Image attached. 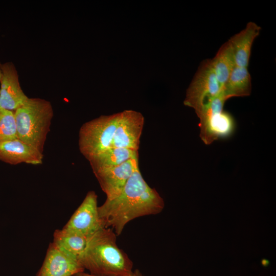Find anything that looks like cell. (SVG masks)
I'll use <instances>...</instances> for the list:
<instances>
[{
  "label": "cell",
  "instance_id": "6da1fadb",
  "mask_svg": "<svg viewBox=\"0 0 276 276\" xmlns=\"http://www.w3.org/2000/svg\"><path fill=\"white\" fill-rule=\"evenodd\" d=\"M164 208L163 199L145 181L138 162L121 193L112 200L106 199L98 206V213L103 226L111 227L118 236L129 221L140 217L157 214Z\"/></svg>",
  "mask_w": 276,
  "mask_h": 276
},
{
  "label": "cell",
  "instance_id": "7a4b0ae2",
  "mask_svg": "<svg viewBox=\"0 0 276 276\" xmlns=\"http://www.w3.org/2000/svg\"><path fill=\"white\" fill-rule=\"evenodd\" d=\"M112 229L102 228L88 239L79 258L84 269L97 276H131L133 263L117 244Z\"/></svg>",
  "mask_w": 276,
  "mask_h": 276
},
{
  "label": "cell",
  "instance_id": "3957f363",
  "mask_svg": "<svg viewBox=\"0 0 276 276\" xmlns=\"http://www.w3.org/2000/svg\"><path fill=\"white\" fill-rule=\"evenodd\" d=\"M14 112L18 138L43 153L54 114L51 103L44 99L29 98Z\"/></svg>",
  "mask_w": 276,
  "mask_h": 276
},
{
  "label": "cell",
  "instance_id": "277c9868",
  "mask_svg": "<svg viewBox=\"0 0 276 276\" xmlns=\"http://www.w3.org/2000/svg\"><path fill=\"white\" fill-rule=\"evenodd\" d=\"M227 100L221 92L196 113L200 119V137L206 145L218 139L229 137L235 130L234 118L223 110Z\"/></svg>",
  "mask_w": 276,
  "mask_h": 276
},
{
  "label": "cell",
  "instance_id": "5b68a950",
  "mask_svg": "<svg viewBox=\"0 0 276 276\" xmlns=\"http://www.w3.org/2000/svg\"><path fill=\"white\" fill-rule=\"evenodd\" d=\"M121 114L101 116L81 126L79 132V148L87 160L110 147Z\"/></svg>",
  "mask_w": 276,
  "mask_h": 276
},
{
  "label": "cell",
  "instance_id": "8992f818",
  "mask_svg": "<svg viewBox=\"0 0 276 276\" xmlns=\"http://www.w3.org/2000/svg\"><path fill=\"white\" fill-rule=\"evenodd\" d=\"M222 90L211 60L205 59L201 63L187 90L184 105L194 108L196 113Z\"/></svg>",
  "mask_w": 276,
  "mask_h": 276
},
{
  "label": "cell",
  "instance_id": "52a82bcc",
  "mask_svg": "<svg viewBox=\"0 0 276 276\" xmlns=\"http://www.w3.org/2000/svg\"><path fill=\"white\" fill-rule=\"evenodd\" d=\"M97 198L94 191L88 192L63 228L89 238L105 228L99 216Z\"/></svg>",
  "mask_w": 276,
  "mask_h": 276
},
{
  "label": "cell",
  "instance_id": "ba28073f",
  "mask_svg": "<svg viewBox=\"0 0 276 276\" xmlns=\"http://www.w3.org/2000/svg\"><path fill=\"white\" fill-rule=\"evenodd\" d=\"M121 113L110 147L139 151L144 118L141 113L132 110Z\"/></svg>",
  "mask_w": 276,
  "mask_h": 276
},
{
  "label": "cell",
  "instance_id": "9c48e42d",
  "mask_svg": "<svg viewBox=\"0 0 276 276\" xmlns=\"http://www.w3.org/2000/svg\"><path fill=\"white\" fill-rule=\"evenodd\" d=\"M1 71L0 109L14 111L29 98L21 89L18 72L12 62L2 63Z\"/></svg>",
  "mask_w": 276,
  "mask_h": 276
},
{
  "label": "cell",
  "instance_id": "30bf717a",
  "mask_svg": "<svg viewBox=\"0 0 276 276\" xmlns=\"http://www.w3.org/2000/svg\"><path fill=\"white\" fill-rule=\"evenodd\" d=\"M138 162L139 157H137L118 166L94 173L106 195L107 200H112L121 193Z\"/></svg>",
  "mask_w": 276,
  "mask_h": 276
},
{
  "label": "cell",
  "instance_id": "8fae6325",
  "mask_svg": "<svg viewBox=\"0 0 276 276\" xmlns=\"http://www.w3.org/2000/svg\"><path fill=\"white\" fill-rule=\"evenodd\" d=\"M84 269L78 259L62 252L52 243L36 276H74Z\"/></svg>",
  "mask_w": 276,
  "mask_h": 276
},
{
  "label": "cell",
  "instance_id": "7c38bea8",
  "mask_svg": "<svg viewBox=\"0 0 276 276\" xmlns=\"http://www.w3.org/2000/svg\"><path fill=\"white\" fill-rule=\"evenodd\" d=\"M43 158L42 153L18 138L0 142V160L5 163L39 165L42 163Z\"/></svg>",
  "mask_w": 276,
  "mask_h": 276
},
{
  "label": "cell",
  "instance_id": "4fadbf2b",
  "mask_svg": "<svg viewBox=\"0 0 276 276\" xmlns=\"http://www.w3.org/2000/svg\"><path fill=\"white\" fill-rule=\"evenodd\" d=\"M261 29L257 24L250 21L243 30L228 39L233 50L236 66L247 67L252 43Z\"/></svg>",
  "mask_w": 276,
  "mask_h": 276
},
{
  "label": "cell",
  "instance_id": "5bb4252c",
  "mask_svg": "<svg viewBox=\"0 0 276 276\" xmlns=\"http://www.w3.org/2000/svg\"><path fill=\"white\" fill-rule=\"evenodd\" d=\"M139 157V151L121 148L109 147L90 158L94 173L118 166L129 159Z\"/></svg>",
  "mask_w": 276,
  "mask_h": 276
},
{
  "label": "cell",
  "instance_id": "9a60e30c",
  "mask_svg": "<svg viewBox=\"0 0 276 276\" xmlns=\"http://www.w3.org/2000/svg\"><path fill=\"white\" fill-rule=\"evenodd\" d=\"M88 238L64 228L56 229L53 244L62 252L79 260L84 252Z\"/></svg>",
  "mask_w": 276,
  "mask_h": 276
},
{
  "label": "cell",
  "instance_id": "2e32d148",
  "mask_svg": "<svg viewBox=\"0 0 276 276\" xmlns=\"http://www.w3.org/2000/svg\"><path fill=\"white\" fill-rule=\"evenodd\" d=\"M251 90V77L247 67L235 66L223 86V94L228 99L234 97L248 96Z\"/></svg>",
  "mask_w": 276,
  "mask_h": 276
},
{
  "label": "cell",
  "instance_id": "e0dca14e",
  "mask_svg": "<svg viewBox=\"0 0 276 276\" xmlns=\"http://www.w3.org/2000/svg\"><path fill=\"white\" fill-rule=\"evenodd\" d=\"M210 60L217 80L223 88L236 66L234 52L229 41L224 43L215 56Z\"/></svg>",
  "mask_w": 276,
  "mask_h": 276
},
{
  "label": "cell",
  "instance_id": "ac0fdd59",
  "mask_svg": "<svg viewBox=\"0 0 276 276\" xmlns=\"http://www.w3.org/2000/svg\"><path fill=\"white\" fill-rule=\"evenodd\" d=\"M17 138L14 112L0 109V142Z\"/></svg>",
  "mask_w": 276,
  "mask_h": 276
},
{
  "label": "cell",
  "instance_id": "d6986e66",
  "mask_svg": "<svg viewBox=\"0 0 276 276\" xmlns=\"http://www.w3.org/2000/svg\"><path fill=\"white\" fill-rule=\"evenodd\" d=\"M74 276H97L91 274H88L83 272H80L75 274Z\"/></svg>",
  "mask_w": 276,
  "mask_h": 276
},
{
  "label": "cell",
  "instance_id": "ffe728a7",
  "mask_svg": "<svg viewBox=\"0 0 276 276\" xmlns=\"http://www.w3.org/2000/svg\"><path fill=\"white\" fill-rule=\"evenodd\" d=\"M131 276H143L139 270L136 269L133 272Z\"/></svg>",
  "mask_w": 276,
  "mask_h": 276
},
{
  "label": "cell",
  "instance_id": "44dd1931",
  "mask_svg": "<svg viewBox=\"0 0 276 276\" xmlns=\"http://www.w3.org/2000/svg\"><path fill=\"white\" fill-rule=\"evenodd\" d=\"M1 65H2V63L0 62V81H1V76H2Z\"/></svg>",
  "mask_w": 276,
  "mask_h": 276
}]
</instances>
